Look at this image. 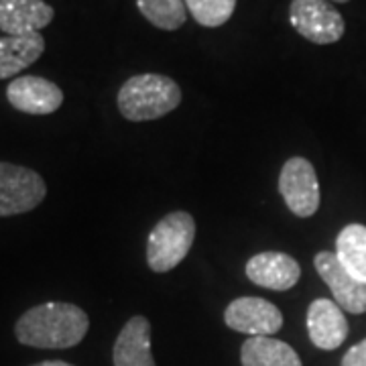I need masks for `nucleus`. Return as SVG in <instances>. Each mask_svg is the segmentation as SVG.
I'll return each instance as SVG.
<instances>
[{"instance_id":"15","label":"nucleus","mask_w":366,"mask_h":366,"mask_svg":"<svg viewBox=\"0 0 366 366\" xmlns=\"http://www.w3.org/2000/svg\"><path fill=\"white\" fill-rule=\"evenodd\" d=\"M240 362L242 366H301V358L287 342L254 336L242 344Z\"/></svg>"},{"instance_id":"1","label":"nucleus","mask_w":366,"mask_h":366,"mask_svg":"<svg viewBox=\"0 0 366 366\" xmlns=\"http://www.w3.org/2000/svg\"><path fill=\"white\" fill-rule=\"evenodd\" d=\"M90 327L88 314L64 301L41 303L19 317L14 326L16 340L41 350H66L86 338Z\"/></svg>"},{"instance_id":"20","label":"nucleus","mask_w":366,"mask_h":366,"mask_svg":"<svg viewBox=\"0 0 366 366\" xmlns=\"http://www.w3.org/2000/svg\"><path fill=\"white\" fill-rule=\"evenodd\" d=\"M31 366H74V365L64 362V360H45V362H39V365H31Z\"/></svg>"},{"instance_id":"21","label":"nucleus","mask_w":366,"mask_h":366,"mask_svg":"<svg viewBox=\"0 0 366 366\" xmlns=\"http://www.w3.org/2000/svg\"><path fill=\"white\" fill-rule=\"evenodd\" d=\"M334 2H348V0H334Z\"/></svg>"},{"instance_id":"5","label":"nucleus","mask_w":366,"mask_h":366,"mask_svg":"<svg viewBox=\"0 0 366 366\" xmlns=\"http://www.w3.org/2000/svg\"><path fill=\"white\" fill-rule=\"evenodd\" d=\"M289 21L303 39L332 45L344 37L346 23L327 0H291Z\"/></svg>"},{"instance_id":"6","label":"nucleus","mask_w":366,"mask_h":366,"mask_svg":"<svg viewBox=\"0 0 366 366\" xmlns=\"http://www.w3.org/2000/svg\"><path fill=\"white\" fill-rule=\"evenodd\" d=\"M279 192L291 214L300 218L314 216L320 208V182L314 165L303 157L289 159L279 175Z\"/></svg>"},{"instance_id":"13","label":"nucleus","mask_w":366,"mask_h":366,"mask_svg":"<svg viewBox=\"0 0 366 366\" xmlns=\"http://www.w3.org/2000/svg\"><path fill=\"white\" fill-rule=\"evenodd\" d=\"M114 366H155L151 354V324L143 315L131 317L120 330L114 348Z\"/></svg>"},{"instance_id":"8","label":"nucleus","mask_w":366,"mask_h":366,"mask_svg":"<svg viewBox=\"0 0 366 366\" xmlns=\"http://www.w3.org/2000/svg\"><path fill=\"white\" fill-rule=\"evenodd\" d=\"M6 100L14 110L31 117H47L64 104V92L41 76H19L6 86Z\"/></svg>"},{"instance_id":"2","label":"nucleus","mask_w":366,"mask_h":366,"mask_svg":"<svg viewBox=\"0 0 366 366\" xmlns=\"http://www.w3.org/2000/svg\"><path fill=\"white\" fill-rule=\"evenodd\" d=\"M118 110L131 122L157 120L182 104V88L175 79L159 74L129 78L118 92Z\"/></svg>"},{"instance_id":"7","label":"nucleus","mask_w":366,"mask_h":366,"mask_svg":"<svg viewBox=\"0 0 366 366\" xmlns=\"http://www.w3.org/2000/svg\"><path fill=\"white\" fill-rule=\"evenodd\" d=\"M226 326L240 334L273 336L283 327V314L271 301L262 297H238L224 312Z\"/></svg>"},{"instance_id":"10","label":"nucleus","mask_w":366,"mask_h":366,"mask_svg":"<svg viewBox=\"0 0 366 366\" xmlns=\"http://www.w3.org/2000/svg\"><path fill=\"white\" fill-rule=\"evenodd\" d=\"M247 277L254 285L271 291H287L295 287L301 277L300 262L285 252L267 250L254 254L247 262Z\"/></svg>"},{"instance_id":"11","label":"nucleus","mask_w":366,"mask_h":366,"mask_svg":"<svg viewBox=\"0 0 366 366\" xmlns=\"http://www.w3.org/2000/svg\"><path fill=\"white\" fill-rule=\"evenodd\" d=\"M307 334L320 350H336L348 338V320L336 301L315 300L307 310Z\"/></svg>"},{"instance_id":"19","label":"nucleus","mask_w":366,"mask_h":366,"mask_svg":"<svg viewBox=\"0 0 366 366\" xmlns=\"http://www.w3.org/2000/svg\"><path fill=\"white\" fill-rule=\"evenodd\" d=\"M342 366H366V338L344 354Z\"/></svg>"},{"instance_id":"14","label":"nucleus","mask_w":366,"mask_h":366,"mask_svg":"<svg viewBox=\"0 0 366 366\" xmlns=\"http://www.w3.org/2000/svg\"><path fill=\"white\" fill-rule=\"evenodd\" d=\"M45 51L41 33L33 35H4L0 37V79L14 78L33 66Z\"/></svg>"},{"instance_id":"9","label":"nucleus","mask_w":366,"mask_h":366,"mask_svg":"<svg viewBox=\"0 0 366 366\" xmlns=\"http://www.w3.org/2000/svg\"><path fill=\"white\" fill-rule=\"evenodd\" d=\"M315 271L324 279L334 301L348 314H365L366 312V285L356 281L352 274L344 269L336 252L322 250L314 259Z\"/></svg>"},{"instance_id":"17","label":"nucleus","mask_w":366,"mask_h":366,"mask_svg":"<svg viewBox=\"0 0 366 366\" xmlns=\"http://www.w3.org/2000/svg\"><path fill=\"white\" fill-rule=\"evenodd\" d=\"M137 6L151 25L163 31L182 29L187 21L185 0H137Z\"/></svg>"},{"instance_id":"3","label":"nucleus","mask_w":366,"mask_h":366,"mask_svg":"<svg viewBox=\"0 0 366 366\" xmlns=\"http://www.w3.org/2000/svg\"><path fill=\"white\" fill-rule=\"evenodd\" d=\"M196 240V222L187 212L161 218L147 240V262L155 273H167L187 257Z\"/></svg>"},{"instance_id":"16","label":"nucleus","mask_w":366,"mask_h":366,"mask_svg":"<svg viewBox=\"0 0 366 366\" xmlns=\"http://www.w3.org/2000/svg\"><path fill=\"white\" fill-rule=\"evenodd\" d=\"M336 257L356 281L366 285V226L348 224L336 238Z\"/></svg>"},{"instance_id":"18","label":"nucleus","mask_w":366,"mask_h":366,"mask_svg":"<svg viewBox=\"0 0 366 366\" xmlns=\"http://www.w3.org/2000/svg\"><path fill=\"white\" fill-rule=\"evenodd\" d=\"M189 14L202 26H222L234 14L236 0H185Z\"/></svg>"},{"instance_id":"4","label":"nucleus","mask_w":366,"mask_h":366,"mask_svg":"<svg viewBox=\"0 0 366 366\" xmlns=\"http://www.w3.org/2000/svg\"><path fill=\"white\" fill-rule=\"evenodd\" d=\"M47 196V185L37 171L0 163V218L35 209Z\"/></svg>"},{"instance_id":"12","label":"nucleus","mask_w":366,"mask_h":366,"mask_svg":"<svg viewBox=\"0 0 366 366\" xmlns=\"http://www.w3.org/2000/svg\"><path fill=\"white\" fill-rule=\"evenodd\" d=\"M55 11L45 0H0V31L6 35H33L51 25Z\"/></svg>"}]
</instances>
